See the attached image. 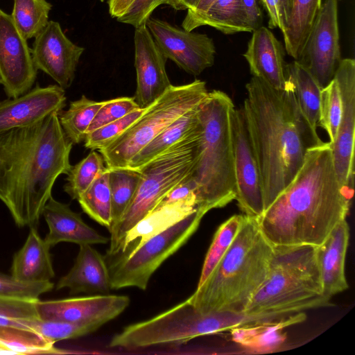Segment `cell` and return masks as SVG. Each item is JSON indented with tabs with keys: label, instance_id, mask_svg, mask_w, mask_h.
I'll return each mask as SVG.
<instances>
[{
	"label": "cell",
	"instance_id": "6da1fadb",
	"mask_svg": "<svg viewBox=\"0 0 355 355\" xmlns=\"http://www.w3.org/2000/svg\"><path fill=\"white\" fill-rule=\"evenodd\" d=\"M353 194L340 184L329 142L308 149L288 186L257 219L272 246H318L346 219Z\"/></svg>",
	"mask_w": 355,
	"mask_h": 355
},
{
	"label": "cell",
	"instance_id": "7a4b0ae2",
	"mask_svg": "<svg viewBox=\"0 0 355 355\" xmlns=\"http://www.w3.org/2000/svg\"><path fill=\"white\" fill-rule=\"evenodd\" d=\"M58 114L0 135V200L19 227L37 228L56 179L71 168Z\"/></svg>",
	"mask_w": 355,
	"mask_h": 355
},
{
	"label": "cell",
	"instance_id": "3957f363",
	"mask_svg": "<svg viewBox=\"0 0 355 355\" xmlns=\"http://www.w3.org/2000/svg\"><path fill=\"white\" fill-rule=\"evenodd\" d=\"M243 108L258 162L264 210L288 186L308 149L324 142L306 122L288 82L277 90L260 78L246 84Z\"/></svg>",
	"mask_w": 355,
	"mask_h": 355
},
{
	"label": "cell",
	"instance_id": "277c9868",
	"mask_svg": "<svg viewBox=\"0 0 355 355\" xmlns=\"http://www.w3.org/2000/svg\"><path fill=\"white\" fill-rule=\"evenodd\" d=\"M272 250L257 219L245 215L230 248L188 301L205 313L245 312L266 277Z\"/></svg>",
	"mask_w": 355,
	"mask_h": 355
},
{
	"label": "cell",
	"instance_id": "5b68a950",
	"mask_svg": "<svg viewBox=\"0 0 355 355\" xmlns=\"http://www.w3.org/2000/svg\"><path fill=\"white\" fill-rule=\"evenodd\" d=\"M234 107L230 97L220 90L209 92L200 107L201 135L192 178L198 209L206 213L235 200L231 133V113Z\"/></svg>",
	"mask_w": 355,
	"mask_h": 355
},
{
	"label": "cell",
	"instance_id": "8992f818",
	"mask_svg": "<svg viewBox=\"0 0 355 355\" xmlns=\"http://www.w3.org/2000/svg\"><path fill=\"white\" fill-rule=\"evenodd\" d=\"M313 245L273 246L266 277L248 304V313H291L327 306Z\"/></svg>",
	"mask_w": 355,
	"mask_h": 355
},
{
	"label": "cell",
	"instance_id": "52a82bcc",
	"mask_svg": "<svg viewBox=\"0 0 355 355\" xmlns=\"http://www.w3.org/2000/svg\"><path fill=\"white\" fill-rule=\"evenodd\" d=\"M201 125L194 132L136 169L139 183L128 207L109 230L110 244L105 258L116 254L124 237L153 211L174 187L193 173L198 156Z\"/></svg>",
	"mask_w": 355,
	"mask_h": 355
},
{
	"label": "cell",
	"instance_id": "ba28073f",
	"mask_svg": "<svg viewBox=\"0 0 355 355\" xmlns=\"http://www.w3.org/2000/svg\"><path fill=\"white\" fill-rule=\"evenodd\" d=\"M250 321V315L245 312H201L187 299L150 319L125 327L112 337L109 346L131 349L180 344L244 326Z\"/></svg>",
	"mask_w": 355,
	"mask_h": 355
},
{
	"label": "cell",
	"instance_id": "9c48e42d",
	"mask_svg": "<svg viewBox=\"0 0 355 355\" xmlns=\"http://www.w3.org/2000/svg\"><path fill=\"white\" fill-rule=\"evenodd\" d=\"M208 92L205 82L200 80L182 85H171L118 138L98 150L106 167L128 166L131 159L162 130L201 104Z\"/></svg>",
	"mask_w": 355,
	"mask_h": 355
},
{
	"label": "cell",
	"instance_id": "30bf717a",
	"mask_svg": "<svg viewBox=\"0 0 355 355\" xmlns=\"http://www.w3.org/2000/svg\"><path fill=\"white\" fill-rule=\"evenodd\" d=\"M206 214L196 211L148 239L127 257L106 262L111 289L137 287L145 291L156 270L182 248L198 230Z\"/></svg>",
	"mask_w": 355,
	"mask_h": 355
},
{
	"label": "cell",
	"instance_id": "8fae6325",
	"mask_svg": "<svg viewBox=\"0 0 355 355\" xmlns=\"http://www.w3.org/2000/svg\"><path fill=\"white\" fill-rule=\"evenodd\" d=\"M338 0H324L316 15L297 61L325 87L342 60L339 42Z\"/></svg>",
	"mask_w": 355,
	"mask_h": 355
},
{
	"label": "cell",
	"instance_id": "7c38bea8",
	"mask_svg": "<svg viewBox=\"0 0 355 355\" xmlns=\"http://www.w3.org/2000/svg\"><path fill=\"white\" fill-rule=\"evenodd\" d=\"M231 133L236 197L243 214L257 219L264 211L262 184L243 108L232 110Z\"/></svg>",
	"mask_w": 355,
	"mask_h": 355
},
{
	"label": "cell",
	"instance_id": "4fadbf2b",
	"mask_svg": "<svg viewBox=\"0 0 355 355\" xmlns=\"http://www.w3.org/2000/svg\"><path fill=\"white\" fill-rule=\"evenodd\" d=\"M146 25L165 58L187 73L198 76L214 64L216 47L206 34L188 31L153 17Z\"/></svg>",
	"mask_w": 355,
	"mask_h": 355
},
{
	"label": "cell",
	"instance_id": "5bb4252c",
	"mask_svg": "<svg viewBox=\"0 0 355 355\" xmlns=\"http://www.w3.org/2000/svg\"><path fill=\"white\" fill-rule=\"evenodd\" d=\"M339 86L343 110L334 141L330 144L338 182L354 194L355 61L342 59L334 77Z\"/></svg>",
	"mask_w": 355,
	"mask_h": 355
},
{
	"label": "cell",
	"instance_id": "9a60e30c",
	"mask_svg": "<svg viewBox=\"0 0 355 355\" xmlns=\"http://www.w3.org/2000/svg\"><path fill=\"white\" fill-rule=\"evenodd\" d=\"M37 71L27 40L0 8V76L6 95L15 98L30 90Z\"/></svg>",
	"mask_w": 355,
	"mask_h": 355
},
{
	"label": "cell",
	"instance_id": "2e32d148",
	"mask_svg": "<svg viewBox=\"0 0 355 355\" xmlns=\"http://www.w3.org/2000/svg\"><path fill=\"white\" fill-rule=\"evenodd\" d=\"M126 295H97L36 302L40 319L89 324L98 329L129 306Z\"/></svg>",
	"mask_w": 355,
	"mask_h": 355
},
{
	"label": "cell",
	"instance_id": "e0dca14e",
	"mask_svg": "<svg viewBox=\"0 0 355 355\" xmlns=\"http://www.w3.org/2000/svg\"><path fill=\"white\" fill-rule=\"evenodd\" d=\"M84 50L65 35L58 21H49L35 37L31 53L37 69L49 75L65 89L74 80Z\"/></svg>",
	"mask_w": 355,
	"mask_h": 355
},
{
	"label": "cell",
	"instance_id": "ac0fdd59",
	"mask_svg": "<svg viewBox=\"0 0 355 355\" xmlns=\"http://www.w3.org/2000/svg\"><path fill=\"white\" fill-rule=\"evenodd\" d=\"M134 46L137 88L133 97L140 108H146L171 85L166 71L167 59L146 25L135 28Z\"/></svg>",
	"mask_w": 355,
	"mask_h": 355
},
{
	"label": "cell",
	"instance_id": "d6986e66",
	"mask_svg": "<svg viewBox=\"0 0 355 355\" xmlns=\"http://www.w3.org/2000/svg\"><path fill=\"white\" fill-rule=\"evenodd\" d=\"M65 89L58 85L36 87L0 102V135L33 125L66 105Z\"/></svg>",
	"mask_w": 355,
	"mask_h": 355
},
{
	"label": "cell",
	"instance_id": "ffe728a7",
	"mask_svg": "<svg viewBox=\"0 0 355 355\" xmlns=\"http://www.w3.org/2000/svg\"><path fill=\"white\" fill-rule=\"evenodd\" d=\"M252 33L243 54L250 73L275 89L285 90L287 87L285 48L266 27L260 26Z\"/></svg>",
	"mask_w": 355,
	"mask_h": 355
},
{
	"label": "cell",
	"instance_id": "44dd1931",
	"mask_svg": "<svg viewBox=\"0 0 355 355\" xmlns=\"http://www.w3.org/2000/svg\"><path fill=\"white\" fill-rule=\"evenodd\" d=\"M349 239V227L345 219L315 247L322 295L329 300L349 287L345 272Z\"/></svg>",
	"mask_w": 355,
	"mask_h": 355
},
{
	"label": "cell",
	"instance_id": "7402d4cb",
	"mask_svg": "<svg viewBox=\"0 0 355 355\" xmlns=\"http://www.w3.org/2000/svg\"><path fill=\"white\" fill-rule=\"evenodd\" d=\"M42 216L48 227L44 241L51 248L60 242L78 245L105 244L109 239L87 225L80 215L72 211L69 205L55 200L52 196L46 203Z\"/></svg>",
	"mask_w": 355,
	"mask_h": 355
},
{
	"label": "cell",
	"instance_id": "603a6c76",
	"mask_svg": "<svg viewBox=\"0 0 355 355\" xmlns=\"http://www.w3.org/2000/svg\"><path fill=\"white\" fill-rule=\"evenodd\" d=\"M198 209L196 199L156 207L128 232L118 252L105 258L106 262L127 257L148 239L178 223Z\"/></svg>",
	"mask_w": 355,
	"mask_h": 355
},
{
	"label": "cell",
	"instance_id": "cb8c5ba5",
	"mask_svg": "<svg viewBox=\"0 0 355 355\" xmlns=\"http://www.w3.org/2000/svg\"><path fill=\"white\" fill-rule=\"evenodd\" d=\"M79 247L73 267L60 279L56 288H67L71 293H107L111 290L110 278L105 257L92 245Z\"/></svg>",
	"mask_w": 355,
	"mask_h": 355
},
{
	"label": "cell",
	"instance_id": "d4e9b609",
	"mask_svg": "<svg viewBox=\"0 0 355 355\" xmlns=\"http://www.w3.org/2000/svg\"><path fill=\"white\" fill-rule=\"evenodd\" d=\"M50 248L37 228H30L24 245L13 257L11 275L26 283L51 282L55 272Z\"/></svg>",
	"mask_w": 355,
	"mask_h": 355
},
{
	"label": "cell",
	"instance_id": "484cf974",
	"mask_svg": "<svg viewBox=\"0 0 355 355\" xmlns=\"http://www.w3.org/2000/svg\"><path fill=\"white\" fill-rule=\"evenodd\" d=\"M306 319L304 311L293 313L280 320L245 325L231 329L232 339L239 344L258 351H271L286 339L283 329Z\"/></svg>",
	"mask_w": 355,
	"mask_h": 355
},
{
	"label": "cell",
	"instance_id": "4316f807",
	"mask_svg": "<svg viewBox=\"0 0 355 355\" xmlns=\"http://www.w3.org/2000/svg\"><path fill=\"white\" fill-rule=\"evenodd\" d=\"M202 26H211L224 34L251 32L241 0H216L202 14L183 19V29L191 31Z\"/></svg>",
	"mask_w": 355,
	"mask_h": 355
},
{
	"label": "cell",
	"instance_id": "83f0119b",
	"mask_svg": "<svg viewBox=\"0 0 355 355\" xmlns=\"http://www.w3.org/2000/svg\"><path fill=\"white\" fill-rule=\"evenodd\" d=\"M200 105L187 111L167 126L131 159L127 167L134 169L141 168L197 130L200 125Z\"/></svg>",
	"mask_w": 355,
	"mask_h": 355
},
{
	"label": "cell",
	"instance_id": "f1b7e54d",
	"mask_svg": "<svg viewBox=\"0 0 355 355\" xmlns=\"http://www.w3.org/2000/svg\"><path fill=\"white\" fill-rule=\"evenodd\" d=\"M286 78L300 112L311 128L317 132L322 87L295 60L287 64Z\"/></svg>",
	"mask_w": 355,
	"mask_h": 355
},
{
	"label": "cell",
	"instance_id": "f546056e",
	"mask_svg": "<svg viewBox=\"0 0 355 355\" xmlns=\"http://www.w3.org/2000/svg\"><path fill=\"white\" fill-rule=\"evenodd\" d=\"M322 0H292L289 18L282 33L287 53L297 60L306 41Z\"/></svg>",
	"mask_w": 355,
	"mask_h": 355
},
{
	"label": "cell",
	"instance_id": "4dcf8cb0",
	"mask_svg": "<svg viewBox=\"0 0 355 355\" xmlns=\"http://www.w3.org/2000/svg\"><path fill=\"white\" fill-rule=\"evenodd\" d=\"M103 103L83 95L80 99L71 102L68 110L58 114L61 127L73 144L84 141L89 126Z\"/></svg>",
	"mask_w": 355,
	"mask_h": 355
},
{
	"label": "cell",
	"instance_id": "1f68e13d",
	"mask_svg": "<svg viewBox=\"0 0 355 355\" xmlns=\"http://www.w3.org/2000/svg\"><path fill=\"white\" fill-rule=\"evenodd\" d=\"M78 201L85 213L108 230L112 226V201L109 184V169L102 172Z\"/></svg>",
	"mask_w": 355,
	"mask_h": 355
},
{
	"label": "cell",
	"instance_id": "d6a6232c",
	"mask_svg": "<svg viewBox=\"0 0 355 355\" xmlns=\"http://www.w3.org/2000/svg\"><path fill=\"white\" fill-rule=\"evenodd\" d=\"M0 342L12 354H58L65 353L54 347L37 331L16 327H0Z\"/></svg>",
	"mask_w": 355,
	"mask_h": 355
},
{
	"label": "cell",
	"instance_id": "836d02e7",
	"mask_svg": "<svg viewBox=\"0 0 355 355\" xmlns=\"http://www.w3.org/2000/svg\"><path fill=\"white\" fill-rule=\"evenodd\" d=\"M108 169L112 201V227L120 220L133 199L141 173L139 171L130 167Z\"/></svg>",
	"mask_w": 355,
	"mask_h": 355
},
{
	"label": "cell",
	"instance_id": "e575fe53",
	"mask_svg": "<svg viewBox=\"0 0 355 355\" xmlns=\"http://www.w3.org/2000/svg\"><path fill=\"white\" fill-rule=\"evenodd\" d=\"M51 8L46 0H14L10 16L23 37L29 40L46 27Z\"/></svg>",
	"mask_w": 355,
	"mask_h": 355
},
{
	"label": "cell",
	"instance_id": "d590c367",
	"mask_svg": "<svg viewBox=\"0 0 355 355\" xmlns=\"http://www.w3.org/2000/svg\"><path fill=\"white\" fill-rule=\"evenodd\" d=\"M245 218V214H235L219 226L207 252L197 287L204 283L230 248Z\"/></svg>",
	"mask_w": 355,
	"mask_h": 355
},
{
	"label": "cell",
	"instance_id": "8d00e7d4",
	"mask_svg": "<svg viewBox=\"0 0 355 355\" xmlns=\"http://www.w3.org/2000/svg\"><path fill=\"white\" fill-rule=\"evenodd\" d=\"M101 153L91 151L87 157L71 168L67 174L64 191L73 200H77L96 178L107 168Z\"/></svg>",
	"mask_w": 355,
	"mask_h": 355
},
{
	"label": "cell",
	"instance_id": "74e56055",
	"mask_svg": "<svg viewBox=\"0 0 355 355\" xmlns=\"http://www.w3.org/2000/svg\"><path fill=\"white\" fill-rule=\"evenodd\" d=\"M343 110L340 88L334 78L320 92L318 125L328 134L329 143L336 137Z\"/></svg>",
	"mask_w": 355,
	"mask_h": 355
},
{
	"label": "cell",
	"instance_id": "f35d334b",
	"mask_svg": "<svg viewBox=\"0 0 355 355\" xmlns=\"http://www.w3.org/2000/svg\"><path fill=\"white\" fill-rule=\"evenodd\" d=\"M37 300L0 296V327L31 329V324L40 319Z\"/></svg>",
	"mask_w": 355,
	"mask_h": 355
},
{
	"label": "cell",
	"instance_id": "ab89813d",
	"mask_svg": "<svg viewBox=\"0 0 355 355\" xmlns=\"http://www.w3.org/2000/svg\"><path fill=\"white\" fill-rule=\"evenodd\" d=\"M146 108L135 110L123 117L88 133L83 141L85 147L95 150L107 146L138 119Z\"/></svg>",
	"mask_w": 355,
	"mask_h": 355
},
{
	"label": "cell",
	"instance_id": "60d3db41",
	"mask_svg": "<svg viewBox=\"0 0 355 355\" xmlns=\"http://www.w3.org/2000/svg\"><path fill=\"white\" fill-rule=\"evenodd\" d=\"M31 329L53 343L60 340L76 338L98 329L96 327L89 324L41 319L34 321L31 324Z\"/></svg>",
	"mask_w": 355,
	"mask_h": 355
},
{
	"label": "cell",
	"instance_id": "b9f144b4",
	"mask_svg": "<svg viewBox=\"0 0 355 355\" xmlns=\"http://www.w3.org/2000/svg\"><path fill=\"white\" fill-rule=\"evenodd\" d=\"M138 108L140 107L134 97L123 96L105 101L89 126L86 135Z\"/></svg>",
	"mask_w": 355,
	"mask_h": 355
},
{
	"label": "cell",
	"instance_id": "7bdbcfd3",
	"mask_svg": "<svg viewBox=\"0 0 355 355\" xmlns=\"http://www.w3.org/2000/svg\"><path fill=\"white\" fill-rule=\"evenodd\" d=\"M53 288L51 282L26 283L17 280L11 275L0 272V296L38 300Z\"/></svg>",
	"mask_w": 355,
	"mask_h": 355
},
{
	"label": "cell",
	"instance_id": "ee69618b",
	"mask_svg": "<svg viewBox=\"0 0 355 355\" xmlns=\"http://www.w3.org/2000/svg\"><path fill=\"white\" fill-rule=\"evenodd\" d=\"M161 1L162 0H134L116 19L135 28L146 25L155 9L162 5Z\"/></svg>",
	"mask_w": 355,
	"mask_h": 355
},
{
	"label": "cell",
	"instance_id": "f6af8a7d",
	"mask_svg": "<svg viewBox=\"0 0 355 355\" xmlns=\"http://www.w3.org/2000/svg\"><path fill=\"white\" fill-rule=\"evenodd\" d=\"M190 199H196L197 200L196 185L192 178V174L169 191L157 206Z\"/></svg>",
	"mask_w": 355,
	"mask_h": 355
},
{
	"label": "cell",
	"instance_id": "bcb514c9",
	"mask_svg": "<svg viewBox=\"0 0 355 355\" xmlns=\"http://www.w3.org/2000/svg\"><path fill=\"white\" fill-rule=\"evenodd\" d=\"M246 19L251 32L259 28L262 23V12L257 0H241Z\"/></svg>",
	"mask_w": 355,
	"mask_h": 355
},
{
	"label": "cell",
	"instance_id": "7dc6e473",
	"mask_svg": "<svg viewBox=\"0 0 355 355\" xmlns=\"http://www.w3.org/2000/svg\"><path fill=\"white\" fill-rule=\"evenodd\" d=\"M261 1L269 17L268 27L271 29L278 28L282 31L279 0H261Z\"/></svg>",
	"mask_w": 355,
	"mask_h": 355
},
{
	"label": "cell",
	"instance_id": "c3c4849f",
	"mask_svg": "<svg viewBox=\"0 0 355 355\" xmlns=\"http://www.w3.org/2000/svg\"><path fill=\"white\" fill-rule=\"evenodd\" d=\"M134 0H109L108 10L110 16L116 18L123 13Z\"/></svg>",
	"mask_w": 355,
	"mask_h": 355
},
{
	"label": "cell",
	"instance_id": "681fc988",
	"mask_svg": "<svg viewBox=\"0 0 355 355\" xmlns=\"http://www.w3.org/2000/svg\"><path fill=\"white\" fill-rule=\"evenodd\" d=\"M199 0H162L161 4L168 5L176 10H184L194 8Z\"/></svg>",
	"mask_w": 355,
	"mask_h": 355
},
{
	"label": "cell",
	"instance_id": "f907efd6",
	"mask_svg": "<svg viewBox=\"0 0 355 355\" xmlns=\"http://www.w3.org/2000/svg\"><path fill=\"white\" fill-rule=\"evenodd\" d=\"M216 0H199L196 6L187 10L184 19H189L205 12Z\"/></svg>",
	"mask_w": 355,
	"mask_h": 355
},
{
	"label": "cell",
	"instance_id": "816d5d0a",
	"mask_svg": "<svg viewBox=\"0 0 355 355\" xmlns=\"http://www.w3.org/2000/svg\"><path fill=\"white\" fill-rule=\"evenodd\" d=\"M280 18L282 25V33L285 30L291 13L292 0H279Z\"/></svg>",
	"mask_w": 355,
	"mask_h": 355
},
{
	"label": "cell",
	"instance_id": "f5cc1de1",
	"mask_svg": "<svg viewBox=\"0 0 355 355\" xmlns=\"http://www.w3.org/2000/svg\"><path fill=\"white\" fill-rule=\"evenodd\" d=\"M0 354H12L1 342H0Z\"/></svg>",
	"mask_w": 355,
	"mask_h": 355
},
{
	"label": "cell",
	"instance_id": "db71d44e",
	"mask_svg": "<svg viewBox=\"0 0 355 355\" xmlns=\"http://www.w3.org/2000/svg\"><path fill=\"white\" fill-rule=\"evenodd\" d=\"M0 84H1V76H0Z\"/></svg>",
	"mask_w": 355,
	"mask_h": 355
},
{
	"label": "cell",
	"instance_id": "11a10c76",
	"mask_svg": "<svg viewBox=\"0 0 355 355\" xmlns=\"http://www.w3.org/2000/svg\"><path fill=\"white\" fill-rule=\"evenodd\" d=\"M101 2H103L105 0H100Z\"/></svg>",
	"mask_w": 355,
	"mask_h": 355
}]
</instances>
